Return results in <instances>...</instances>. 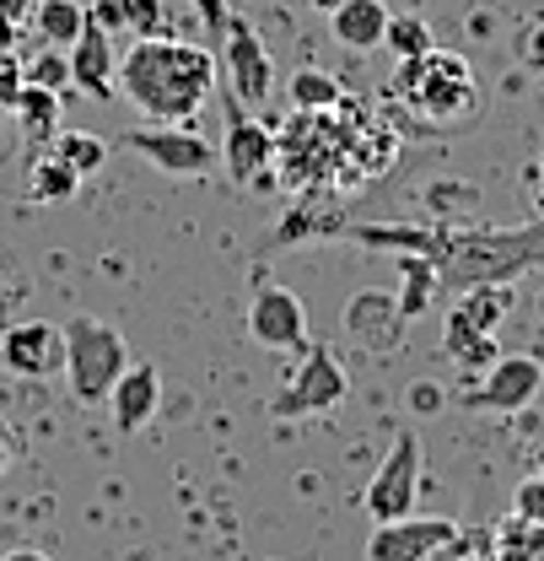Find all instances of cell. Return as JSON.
I'll return each mask as SVG.
<instances>
[{"label":"cell","mask_w":544,"mask_h":561,"mask_svg":"<svg viewBox=\"0 0 544 561\" xmlns=\"http://www.w3.org/2000/svg\"><path fill=\"white\" fill-rule=\"evenodd\" d=\"M383 49L394 55V60H420L426 49H437V38H431V22L426 16H389V38H383Z\"/></svg>","instance_id":"4316f807"},{"label":"cell","mask_w":544,"mask_h":561,"mask_svg":"<svg viewBox=\"0 0 544 561\" xmlns=\"http://www.w3.org/2000/svg\"><path fill=\"white\" fill-rule=\"evenodd\" d=\"M125 11V38L140 44V38H167V5L162 0H119Z\"/></svg>","instance_id":"83f0119b"},{"label":"cell","mask_w":544,"mask_h":561,"mask_svg":"<svg viewBox=\"0 0 544 561\" xmlns=\"http://www.w3.org/2000/svg\"><path fill=\"white\" fill-rule=\"evenodd\" d=\"M11 44H16V27H11V22H5V16H0V55H5V49H11Z\"/></svg>","instance_id":"74e56055"},{"label":"cell","mask_w":544,"mask_h":561,"mask_svg":"<svg viewBox=\"0 0 544 561\" xmlns=\"http://www.w3.org/2000/svg\"><path fill=\"white\" fill-rule=\"evenodd\" d=\"M248 335L265 351H308V308L286 286H259L248 302Z\"/></svg>","instance_id":"8fae6325"},{"label":"cell","mask_w":544,"mask_h":561,"mask_svg":"<svg viewBox=\"0 0 544 561\" xmlns=\"http://www.w3.org/2000/svg\"><path fill=\"white\" fill-rule=\"evenodd\" d=\"M22 76H27V87H49V92H60V98H66L70 92V55L66 49H44L38 60H27V66H22Z\"/></svg>","instance_id":"f1b7e54d"},{"label":"cell","mask_w":544,"mask_h":561,"mask_svg":"<svg viewBox=\"0 0 544 561\" xmlns=\"http://www.w3.org/2000/svg\"><path fill=\"white\" fill-rule=\"evenodd\" d=\"M86 5L81 0H38V11H33V27H38V38L49 44V49H66L70 44H81V33H86Z\"/></svg>","instance_id":"d6986e66"},{"label":"cell","mask_w":544,"mask_h":561,"mask_svg":"<svg viewBox=\"0 0 544 561\" xmlns=\"http://www.w3.org/2000/svg\"><path fill=\"white\" fill-rule=\"evenodd\" d=\"M125 367H130V346H125V335L108 319L76 313L66 324V378L81 405H108V394L125 378Z\"/></svg>","instance_id":"3957f363"},{"label":"cell","mask_w":544,"mask_h":561,"mask_svg":"<svg viewBox=\"0 0 544 561\" xmlns=\"http://www.w3.org/2000/svg\"><path fill=\"white\" fill-rule=\"evenodd\" d=\"M453 313H459V319H470V324L485 330V335H496V324L512 313V291H507L501 280H496V286H470V291H459Z\"/></svg>","instance_id":"7402d4cb"},{"label":"cell","mask_w":544,"mask_h":561,"mask_svg":"<svg viewBox=\"0 0 544 561\" xmlns=\"http://www.w3.org/2000/svg\"><path fill=\"white\" fill-rule=\"evenodd\" d=\"M415 496H420V443H415V432H400L361 491V507L372 524H394V518L415 513Z\"/></svg>","instance_id":"52a82bcc"},{"label":"cell","mask_w":544,"mask_h":561,"mask_svg":"<svg viewBox=\"0 0 544 561\" xmlns=\"http://www.w3.org/2000/svg\"><path fill=\"white\" fill-rule=\"evenodd\" d=\"M157 405H162V373H157L151 362H130L125 378H119L114 394H108L114 432H140L146 421L157 416Z\"/></svg>","instance_id":"2e32d148"},{"label":"cell","mask_w":544,"mask_h":561,"mask_svg":"<svg viewBox=\"0 0 544 561\" xmlns=\"http://www.w3.org/2000/svg\"><path fill=\"white\" fill-rule=\"evenodd\" d=\"M345 394H350V373L340 367V356L329 346H308L302 356V367L286 378V389L270 400V411L280 421L291 416H324V411H335Z\"/></svg>","instance_id":"5b68a950"},{"label":"cell","mask_w":544,"mask_h":561,"mask_svg":"<svg viewBox=\"0 0 544 561\" xmlns=\"http://www.w3.org/2000/svg\"><path fill=\"white\" fill-rule=\"evenodd\" d=\"M86 11H92V22H97L108 38H125V11H119V0H92Z\"/></svg>","instance_id":"d6a6232c"},{"label":"cell","mask_w":544,"mask_h":561,"mask_svg":"<svg viewBox=\"0 0 544 561\" xmlns=\"http://www.w3.org/2000/svg\"><path fill=\"white\" fill-rule=\"evenodd\" d=\"M33 11H38V0H0V16H5L11 27H22V22H33Z\"/></svg>","instance_id":"8d00e7d4"},{"label":"cell","mask_w":544,"mask_h":561,"mask_svg":"<svg viewBox=\"0 0 544 561\" xmlns=\"http://www.w3.org/2000/svg\"><path fill=\"white\" fill-rule=\"evenodd\" d=\"M60 92H49V87H22V98H16V125H22V136H49L60 130Z\"/></svg>","instance_id":"cb8c5ba5"},{"label":"cell","mask_w":544,"mask_h":561,"mask_svg":"<svg viewBox=\"0 0 544 561\" xmlns=\"http://www.w3.org/2000/svg\"><path fill=\"white\" fill-rule=\"evenodd\" d=\"M442 351L459 362V367H470V373H485L501 351H496V335H485V330H475L470 319H459L453 308H448V324H442Z\"/></svg>","instance_id":"ffe728a7"},{"label":"cell","mask_w":544,"mask_h":561,"mask_svg":"<svg viewBox=\"0 0 544 561\" xmlns=\"http://www.w3.org/2000/svg\"><path fill=\"white\" fill-rule=\"evenodd\" d=\"M221 70H227V92H232L243 108H265V98L275 92V60L243 11L227 16V33H221Z\"/></svg>","instance_id":"8992f818"},{"label":"cell","mask_w":544,"mask_h":561,"mask_svg":"<svg viewBox=\"0 0 544 561\" xmlns=\"http://www.w3.org/2000/svg\"><path fill=\"white\" fill-rule=\"evenodd\" d=\"M523 190H529V210H534V221H544V151L523 168Z\"/></svg>","instance_id":"836d02e7"},{"label":"cell","mask_w":544,"mask_h":561,"mask_svg":"<svg viewBox=\"0 0 544 561\" xmlns=\"http://www.w3.org/2000/svg\"><path fill=\"white\" fill-rule=\"evenodd\" d=\"M459 546H464V540H459ZM459 546H453V551H442V557H431V561H459Z\"/></svg>","instance_id":"b9f144b4"},{"label":"cell","mask_w":544,"mask_h":561,"mask_svg":"<svg viewBox=\"0 0 544 561\" xmlns=\"http://www.w3.org/2000/svg\"><path fill=\"white\" fill-rule=\"evenodd\" d=\"M195 11H200L205 33L221 38V33H227V16H232V0H195Z\"/></svg>","instance_id":"e575fe53"},{"label":"cell","mask_w":544,"mask_h":561,"mask_svg":"<svg viewBox=\"0 0 544 561\" xmlns=\"http://www.w3.org/2000/svg\"><path fill=\"white\" fill-rule=\"evenodd\" d=\"M437 291H442L437 265H431L426 254H400V291H394V297H400V313H405V319H420Z\"/></svg>","instance_id":"44dd1931"},{"label":"cell","mask_w":544,"mask_h":561,"mask_svg":"<svg viewBox=\"0 0 544 561\" xmlns=\"http://www.w3.org/2000/svg\"><path fill=\"white\" fill-rule=\"evenodd\" d=\"M70 87L86 92V98H97V103H114L119 98V55H114V38L97 22H86L81 44H70Z\"/></svg>","instance_id":"5bb4252c"},{"label":"cell","mask_w":544,"mask_h":561,"mask_svg":"<svg viewBox=\"0 0 544 561\" xmlns=\"http://www.w3.org/2000/svg\"><path fill=\"white\" fill-rule=\"evenodd\" d=\"M329 33L350 55H372L389 38V5L383 0H345L340 11L329 16Z\"/></svg>","instance_id":"e0dca14e"},{"label":"cell","mask_w":544,"mask_h":561,"mask_svg":"<svg viewBox=\"0 0 544 561\" xmlns=\"http://www.w3.org/2000/svg\"><path fill=\"white\" fill-rule=\"evenodd\" d=\"M518 60L529 70H544V22H534L529 33H523V44H518Z\"/></svg>","instance_id":"d590c367"},{"label":"cell","mask_w":544,"mask_h":561,"mask_svg":"<svg viewBox=\"0 0 544 561\" xmlns=\"http://www.w3.org/2000/svg\"><path fill=\"white\" fill-rule=\"evenodd\" d=\"M221 162H227L232 184H243V190L270 184L275 136L259 125V119H248V108H243L232 92H227V140H221Z\"/></svg>","instance_id":"30bf717a"},{"label":"cell","mask_w":544,"mask_h":561,"mask_svg":"<svg viewBox=\"0 0 544 561\" xmlns=\"http://www.w3.org/2000/svg\"><path fill=\"white\" fill-rule=\"evenodd\" d=\"M302 5H313V11H324V16H335V11H340L345 0H302Z\"/></svg>","instance_id":"f35d334b"},{"label":"cell","mask_w":544,"mask_h":561,"mask_svg":"<svg viewBox=\"0 0 544 561\" xmlns=\"http://www.w3.org/2000/svg\"><path fill=\"white\" fill-rule=\"evenodd\" d=\"M544 389V367L540 356H496L485 367V383L464 394L470 411H523L534 405Z\"/></svg>","instance_id":"7c38bea8"},{"label":"cell","mask_w":544,"mask_h":561,"mask_svg":"<svg viewBox=\"0 0 544 561\" xmlns=\"http://www.w3.org/2000/svg\"><path fill=\"white\" fill-rule=\"evenodd\" d=\"M405 313L394 291H356L345 302V335L367 351H394V341L405 335Z\"/></svg>","instance_id":"9a60e30c"},{"label":"cell","mask_w":544,"mask_h":561,"mask_svg":"<svg viewBox=\"0 0 544 561\" xmlns=\"http://www.w3.org/2000/svg\"><path fill=\"white\" fill-rule=\"evenodd\" d=\"M394 103L409 108L420 125H459L479 108V81L464 55L453 49H426L420 60H400L389 81Z\"/></svg>","instance_id":"7a4b0ae2"},{"label":"cell","mask_w":544,"mask_h":561,"mask_svg":"<svg viewBox=\"0 0 544 561\" xmlns=\"http://www.w3.org/2000/svg\"><path fill=\"white\" fill-rule=\"evenodd\" d=\"M125 146L140 151L157 173H167V179H205L210 168H216V146L195 130V125H136V130H125Z\"/></svg>","instance_id":"ba28073f"},{"label":"cell","mask_w":544,"mask_h":561,"mask_svg":"<svg viewBox=\"0 0 544 561\" xmlns=\"http://www.w3.org/2000/svg\"><path fill=\"white\" fill-rule=\"evenodd\" d=\"M22 87H27V76H22V60H16V49H5V55H0V108H16Z\"/></svg>","instance_id":"4dcf8cb0"},{"label":"cell","mask_w":544,"mask_h":561,"mask_svg":"<svg viewBox=\"0 0 544 561\" xmlns=\"http://www.w3.org/2000/svg\"><path fill=\"white\" fill-rule=\"evenodd\" d=\"M49 157H60L70 173L92 179V173H103V162H108V146L92 136V130H55V140H49Z\"/></svg>","instance_id":"603a6c76"},{"label":"cell","mask_w":544,"mask_h":561,"mask_svg":"<svg viewBox=\"0 0 544 561\" xmlns=\"http://www.w3.org/2000/svg\"><path fill=\"white\" fill-rule=\"evenodd\" d=\"M5 465H11V437H5V426H0V476H5Z\"/></svg>","instance_id":"60d3db41"},{"label":"cell","mask_w":544,"mask_h":561,"mask_svg":"<svg viewBox=\"0 0 544 561\" xmlns=\"http://www.w3.org/2000/svg\"><path fill=\"white\" fill-rule=\"evenodd\" d=\"M0 367L16 373V378H55V373H66V330H55L44 319L11 324L0 335Z\"/></svg>","instance_id":"4fadbf2b"},{"label":"cell","mask_w":544,"mask_h":561,"mask_svg":"<svg viewBox=\"0 0 544 561\" xmlns=\"http://www.w3.org/2000/svg\"><path fill=\"white\" fill-rule=\"evenodd\" d=\"M534 470H540V476H544V448H540V454H534Z\"/></svg>","instance_id":"7bdbcfd3"},{"label":"cell","mask_w":544,"mask_h":561,"mask_svg":"<svg viewBox=\"0 0 544 561\" xmlns=\"http://www.w3.org/2000/svg\"><path fill=\"white\" fill-rule=\"evenodd\" d=\"M512 513H518V518H529V524H540V529H544V476H540V470L518 481V491H512Z\"/></svg>","instance_id":"f546056e"},{"label":"cell","mask_w":544,"mask_h":561,"mask_svg":"<svg viewBox=\"0 0 544 561\" xmlns=\"http://www.w3.org/2000/svg\"><path fill=\"white\" fill-rule=\"evenodd\" d=\"M76 190H81V173H70L66 162L49 157V151H44V157L33 162V173H27V195L44 201V206H60V201L76 195Z\"/></svg>","instance_id":"d4e9b609"},{"label":"cell","mask_w":544,"mask_h":561,"mask_svg":"<svg viewBox=\"0 0 544 561\" xmlns=\"http://www.w3.org/2000/svg\"><path fill=\"white\" fill-rule=\"evenodd\" d=\"M286 98H291L297 114H335L345 103V81L319 66H297L291 81H286Z\"/></svg>","instance_id":"ac0fdd59"},{"label":"cell","mask_w":544,"mask_h":561,"mask_svg":"<svg viewBox=\"0 0 544 561\" xmlns=\"http://www.w3.org/2000/svg\"><path fill=\"white\" fill-rule=\"evenodd\" d=\"M490 561H544V529L512 513V518L496 529V557Z\"/></svg>","instance_id":"484cf974"},{"label":"cell","mask_w":544,"mask_h":561,"mask_svg":"<svg viewBox=\"0 0 544 561\" xmlns=\"http://www.w3.org/2000/svg\"><path fill=\"white\" fill-rule=\"evenodd\" d=\"M361 130L345 136V125L335 114H297L280 136H275V162H280V184L286 190H308L324 173H335L345 162V151L356 146Z\"/></svg>","instance_id":"277c9868"},{"label":"cell","mask_w":544,"mask_h":561,"mask_svg":"<svg viewBox=\"0 0 544 561\" xmlns=\"http://www.w3.org/2000/svg\"><path fill=\"white\" fill-rule=\"evenodd\" d=\"M464 535L453 518H394V524H372L367 535V561H431L453 551Z\"/></svg>","instance_id":"9c48e42d"},{"label":"cell","mask_w":544,"mask_h":561,"mask_svg":"<svg viewBox=\"0 0 544 561\" xmlns=\"http://www.w3.org/2000/svg\"><path fill=\"white\" fill-rule=\"evenodd\" d=\"M119 92L151 125H195L216 92V55L200 44H184L178 33L140 38L119 60Z\"/></svg>","instance_id":"6da1fadb"},{"label":"cell","mask_w":544,"mask_h":561,"mask_svg":"<svg viewBox=\"0 0 544 561\" xmlns=\"http://www.w3.org/2000/svg\"><path fill=\"white\" fill-rule=\"evenodd\" d=\"M0 561H49V557H44V551H5Z\"/></svg>","instance_id":"ab89813d"},{"label":"cell","mask_w":544,"mask_h":561,"mask_svg":"<svg viewBox=\"0 0 544 561\" xmlns=\"http://www.w3.org/2000/svg\"><path fill=\"white\" fill-rule=\"evenodd\" d=\"M442 405H448L442 383H431V378H415V383H409V411H415V416H437Z\"/></svg>","instance_id":"1f68e13d"}]
</instances>
